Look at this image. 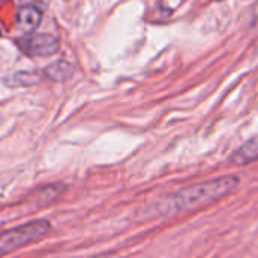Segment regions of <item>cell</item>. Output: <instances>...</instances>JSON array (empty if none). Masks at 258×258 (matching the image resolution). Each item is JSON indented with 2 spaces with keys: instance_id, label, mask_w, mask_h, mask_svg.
<instances>
[{
  "instance_id": "obj_1",
  "label": "cell",
  "mask_w": 258,
  "mask_h": 258,
  "mask_svg": "<svg viewBox=\"0 0 258 258\" xmlns=\"http://www.w3.org/2000/svg\"><path fill=\"white\" fill-rule=\"evenodd\" d=\"M238 176L226 175L179 188L178 191L167 195L164 199L158 201L154 207H151V216L163 217L205 208L232 193L238 187Z\"/></svg>"
},
{
  "instance_id": "obj_2",
  "label": "cell",
  "mask_w": 258,
  "mask_h": 258,
  "mask_svg": "<svg viewBox=\"0 0 258 258\" xmlns=\"http://www.w3.org/2000/svg\"><path fill=\"white\" fill-rule=\"evenodd\" d=\"M50 231L52 223L49 220L38 219L0 232V256H5L20 247L47 237Z\"/></svg>"
},
{
  "instance_id": "obj_3",
  "label": "cell",
  "mask_w": 258,
  "mask_h": 258,
  "mask_svg": "<svg viewBox=\"0 0 258 258\" xmlns=\"http://www.w3.org/2000/svg\"><path fill=\"white\" fill-rule=\"evenodd\" d=\"M19 49L28 56H50L59 50V41L50 34H28L17 40Z\"/></svg>"
},
{
  "instance_id": "obj_4",
  "label": "cell",
  "mask_w": 258,
  "mask_h": 258,
  "mask_svg": "<svg viewBox=\"0 0 258 258\" xmlns=\"http://www.w3.org/2000/svg\"><path fill=\"white\" fill-rule=\"evenodd\" d=\"M255 161H258V137H253V139L244 142L229 157V164L238 166V167L247 166Z\"/></svg>"
},
{
  "instance_id": "obj_5",
  "label": "cell",
  "mask_w": 258,
  "mask_h": 258,
  "mask_svg": "<svg viewBox=\"0 0 258 258\" xmlns=\"http://www.w3.org/2000/svg\"><path fill=\"white\" fill-rule=\"evenodd\" d=\"M43 19V13L40 8L34 7V5H26L22 7L17 13V22L19 25L26 29L28 32H32L38 28V25L41 23Z\"/></svg>"
},
{
  "instance_id": "obj_6",
  "label": "cell",
  "mask_w": 258,
  "mask_h": 258,
  "mask_svg": "<svg viewBox=\"0 0 258 258\" xmlns=\"http://www.w3.org/2000/svg\"><path fill=\"white\" fill-rule=\"evenodd\" d=\"M75 73V66L67 61H56L44 69V75L55 82L69 81Z\"/></svg>"
},
{
  "instance_id": "obj_7",
  "label": "cell",
  "mask_w": 258,
  "mask_h": 258,
  "mask_svg": "<svg viewBox=\"0 0 258 258\" xmlns=\"http://www.w3.org/2000/svg\"><path fill=\"white\" fill-rule=\"evenodd\" d=\"M40 81V76L34 72H19L14 73L7 82L11 87H31Z\"/></svg>"
},
{
  "instance_id": "obj_8",
  "label": "cell",
  "mask_w": 258,
  "mask_h": 258,
  "mask_svg": "<svg viewBox=\"0 0 258 258\" xmlns=\"http://www.w3.org/2000/svg\"><path fill=\"white\" fill-rule=\"evenodd\" d=\"M91 258H109L108 255L105 256V255H97V256H91Z\"/></svg>"
}]
</instances>
